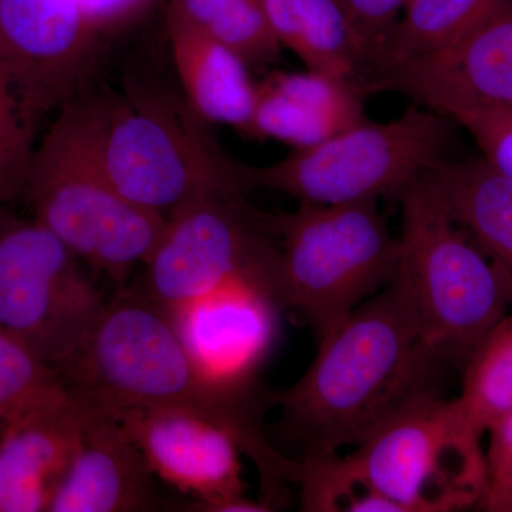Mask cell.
<instances>
[{
  "mask_svg": "<svg viewBox=\"0 0 512 512\" xmlns=\"http://www.w3.org/2000/svg\"><path fill=\"white\" fill-rule=\"evenodd\" d=\"M407 2L409 0H339L365 49L367 64L402 15Z\"/></svg>",
  "mask_w": 512,
  "mask_h": 512,
  "instance_id": "obj_27",
  "label": "cell"
},
{
  "mask_svg": "<svg viewBox=\"0 0 512 512\" xmlns=\"http://www.w3.org/2000/svg\"><path fill=\"white\" fill-rule=\"evenodd\" d=\"M400 275L412 293L421 339L463 370L512 309V272L453 221L429 171L399 195Z\"/></svg>",
  "mask_w": 512,
  "mask_h": 512,
  "instance_id": "obj_6",
  "label": "cell"
},
{
  "mask_svg": "<svg viewBox=\"0 0 512 512\" xmlns=\"http://www.w3.org/2000/svg\"><path fill=\"white\" fill-rule=\"evenodd\" d=\"M503 0H409L393 28L370 57L362 87L394 64L453 45L476 28Z\"/></svg>",
  "mask_w": 512,
  "mask_h": 512,
  "instance_id": "obj_21",
  "label": "cell"
},
{
  "mask_svg": "<svg viewBox=\"0 0 512 512\" xmlns=\"http://www.w3.org/2000/svg\"><path fill=\"white\" fill-rule=\"evenodd\" d=\"M33 130L19 101L0 83V205L25 191L35 151Z\"/></svg>",
  "mask_w": 512,
  "mask_h": 512,
  "instance_id": "obj_25",
  "label": "cell"
},
{
  "mask_svg": "<svg viewBox=\"0 0 512 512\" xmlns=\"http://www.w3.org/2000/svg\"><path fill=\"white\" fill-rule=\"evenodd\" d=\"M93 413L69 392L0 426V512H49Z\"/></svg>",
  "mask_w": 512,
  "mask_h": 512,
  "instance_id": "obj_15",
  "label": "cell"
},
{
  "mask_svg": "<svg viewBox=\"0 0 512 512\" xmlns=\"http://www.w3.org/2000/svg\"><path fill=\"white\" fill-rule=\"evenodd\" d=\"M275 271L242 272L168 313L208 382L239 396H266L258 383L275 348L282 311Z\"/></svg>",
  "mask_w": 512,
  "mask_h": 512,
  "instance_id": "obj_12",
  "label": "cell"
},
{
  "mask_svg": "<svg viewBox=\"0 0 512 512\" xmlns=\"http://www.w3.org/2000/svg\"><path fill=\"white\" fill-rule=\"evenodd\" d=\"M64 387L103 412L181 410L224 427L258 471L259 500L286 507L301 463L272 444L264 414L272 394L239 396L208 382L192 363L173 319L143 289H123L104 303L69 359L57 370Z\"/></svg>",
  "mask_w": 512,
  "mask_h": 512,
  "instance_id": "obj_1",
  "label": "cell"
},
{
  "mask_svg": "<svg viewBox=\"0 0 512 512\" xmlns=\"http://www.w3.org/2000/svg\"><path fill=\"white\" fill-rule=\"evenodd\" d=\"M168 46L180 92L202 120L248 136L256 84L247 60L232 47L165 13Z\"/></svg>",
  "mask_w": 512,
  "mask_h": 512,
  "instance_id": "obj_18",
  "label": "cell"
},
{
  "mask_svg": "<svg viewBox=\"0 0 512 512\" xmlns=\"http://www.w3.org/2000/svg\"><path fill=\"white\" fill-rule=\"evenodd\" d=\"M359 84L315 70L269 73L256 84L248 138L316 146L366 120Z\"/></svg>",
  "mask_w": 512,
  "mask_h": 512,
  "instance_id": "obj_17",
  "label": "cell"
},
{
  "mask_svg": "<svg viewBox=\"0 0 512 512\" xmlns=\"http://www.w3.org/2000/svg\"><path fill=\"white\" fill-rule=\"evenodd\" d=\"M429 174L453 221L512 272V177L483 157L446 158Z\"/></svg>",
  "mask_w": 512,
  "mask_h": 512,
  "instance_id": "obj_20",
  "label": "cell"
},
{
  "mask_svg": "<svg viewBox=\"0 0 512 512\" xmlns=\"http://www.w3.org/2000/svg\"><path fill=\"white\" fill-rule=\"evenodd\" d=\"M457 366L421 339L412 293L397 274L318 343L301 379L272 394L278 431L306 454L359 446L384 421L421 399L443 394Z\"/></svg>",
  "mask_w": 512,
  "mask_h": 512,
  "instance_id": "obj_2",
  "label": "cell"
},
{
  "mask_svg": "<svg viewBox=\"0 0 512 512\" xmlns=\"http://www.w3.org/2000/svg\"><path fill=\"white\" fill-rule=\"evenodd\" d=\"M23 194L35 220L120 284L146 264L167 224L116 190L62 113L33 151Z\"/></svg>",
  "mask_w": 512,
  "mask_h": 512,
  "instance_id": "obj_8",
  "label": "cell"
},
{
  "mask_svg": "<svg viewBox=\"0 0 512 512\" xmlns=\"http://www.w3.org/2000/svg\"><path fill=\"white\" fill-rule=\"evenodd\" d=\"M397 92L441 114L458 107L512 109V0H503L453 45L394 64L365 93Z\"/></svg>",
  "mask_w": 512,
  "mask_h": 512,
  "instance_id": "obj_14",
  "label": "cell"
},
{
  "mask_svg": "<svg viewBox=\"0 0 512 512\" xmlns=\"http://www.w3.org/2000/svg\"><path fill=\"white\" fill-rule=\"evenodd\" d=\"M461 373L458 403L484 436L512 407V309L477 346Z\"/></svg>",
  "mask_w": 512,
  "mask_h": 512,
  "instance_id": "obj_23",
  "label": "cell"
},
{
  "mask_svg": "<svg viewBox=\"0 0 512 512\" xmlns=\"http://www.w3.org/2000/svg\"><path fill=\"white\" fill-rule=\"evenodd\" d=\"M161 507L156 474L140 448L113 414L94 407L49 512H150Z\"/></svg>",
  "mask_w": 512,
  "mask_h": 512,
  "instance_id": "obj_16",
  "label": "cell"
},
{
  "mask_svg": "<svg viewBox=\"0 0 512 512\" xmlns=\"http://www.w3.org/2000/svg\"><path fill=\"white\" fill-rule=\"evenodd\" d=\"M264 217L278 244L276 298L316 343L399 274L400 241L375 200Z\"/></svg>",
  "mask_w": 512,
  "mask_h": 512,
  "instance_id": "obj_5",
  "label": "cell"
},
{
  "mask_svg": "<svg viewBox=\"0 0 512 512\" xmlns=\"http://www.w3.org/2000/svg\"><path fill=\"white\" fill-rule=\"evenodd\" d=\"M481 439L457 397H426L384 421L348 456L306 457L302 510L340 512L359 488L383 495L400 512L477 507L487 485Z\"/></svg>",
  "mask_w": 512,
  "mask_h": 512,
  "instance_id": "obj_4",
  "label": "cell"
},
{
  "mask_svg": "<svg viewBox=\"0 0 512 512\" xmlns=\"http://www.w3.org/2000/svg\"><path fill=\"white\" fill-rule=\"evenodd\" d=\"M477 510L490 512H512V488L501 493L484 495Z\"/></svg>",
  "mask_w": 512,
  "mask_h": 512,
  "instance_id": "obj_30",
  "label": "cell"
},
{
  "mask_svg": "<svg viewBox=\"0 0 512 512\" xmlns=\"http://www.w3.org/2000/svg\"><path fill=\"white\" fill-rule=\"evenodd\" d=\"M444 116L466 128L487 163L512 177V109L458 107Z\"/></svg>",
  "mask_w": 512,
  "mask_h": 512,
  "instance_id": "obj_26",
  "label": "cell"
},
{
  "mask_svg": "<svg viewBox=\"0 0 512 512\" xmlns=\"http://www.w3.org/2000/svg\"><path fill=\"white\" fill-rule=\"evenodd\" d=\"M266 22L282 49L306 69L362 87L367 56L339 0H261Z\"/></svg>",
  "mask_w": 512,
  "mask_h": 512,
  "instance_id": "obj_19",
  "label": "cell"
},
{
  "mask_svg": "<svg viewBox=\"0 0 512 512\" xmlns=\"http://www.w3.org/2000/svg\"><path fill=\"white\" fill-rule=\"evenodd\" d=\"M49 228L0 205V329L57 373L106 299Z\"/></svg>",
  "mask_w": 512,
  "mask_h": 512,
  "instance_id": "obj_9",
  "label": "cell"
},
{
  "mask_svg": "<svg viewBox=\"0 0 512 512\" xmlns=\"http://www.w3.org/2000/svg\"><path fill=\"white\" fill-rule=\"evenodd\" d=\"M156 0H83L87 18L101 42L136 23Z\"/></svg>",
  "mask_w": 512,
  "mask_h": 512,
  "instance_id": "obj_29",
  "label": "cell"
},
{
  "mask_svg": "<svg viewBox=\"0 0 512 512\" xmlns=\"http://www.w3.org/2000/svg\"><path fill=\"white\" fill-rule=\"evenodd\" d=\"M454 121L414 104L399 119H369L316 146L293 148L265 167L244 164L248 191L284 192L301 204L335 205L399 197L446 160Z\"/></svg>",
  "mask_w": 512,
  "mask_h": 512,
  "instance_id": "obj_7",
  "label": "cell"
},
{
  "mask_svg": "<svg viewBox=\"0 0 512 512\" xmlns=\"http://www.w3.org/2000/svg\"><path fill=\"white\" fill-rule=\"evenodd\" d=\"M276 264L278 244L264 212L245 197L208 198L168 218L143 265L141 289L170 313L232 276Z\"/></svg>",
  "mask_w": 512,
  "mask_h": 512,
  "instance_id": "obj_10",
  "label": "cell"
},
{
  "mask_svg": "<svg viewBox=\"0 0 512 512\" xmlns=\"http://www.w3.org/2000/svg\"><path fill=\"white\" fill-rule=\"evenodd\" d=\"M487 433L490 440L484 451L487 485L483 497L512 488V407L491 424Z\"/></svg>",
  "mask_w": 512,
  "mask_h": 512,
  "instance_id": "obj_28",
  "label": "cell"
},
{
  "mask_svg": "<svg viewBox=\"0 0 512 512\" xmlns=\"http://www.w3.org/2000/svg\"><path fill=\"white\" fill-rule=\"evenodd\" d=\"M67 394L52 367L0 329V426Z\"/></svg>",
  "mask_w": 512,
  "mask_h": 512,
  "instance_id": "obj_24",
  "label": "cell"
},
{
  "mask_svg": "<svg viewBox=\"0 0 512 512\" xmlns=\"http://www.w3.org/2000/svg\"><path fill=\"white\" fill-rule=\"evenodd\" d=\"M121 195L164 218L214 197H247L244 164L232 160L181 92L131 83L89 84L59 110Z\"/></svg>",
  "mask_w": 512,
  "mask_h": 512,
  "instance_id": "obj_3",
  "label": "cell"
},
{
  "mask_svg": "<svg viewBox=\"0 0 512 512\" xmlns=\"http://www.w3.org/2000/svg\"><path fill=\"white\" fill-rule=\"evenodd\" d=\"M140 448L157 478L190 495L191 511L268 512L245 495L242 451L228 430L181 410L111 412Z\"/></svg>",
  "mask_w": 512,
  "mask_h": 512,
  "instance_id": "obj_13",
  "label": "cell"
},
{
  "mask_svg": "<svg viewBox=\"0 0 512 512\" xmlns=\"http://www.w3.org/2000/svg\"><path fill=\"white\" fill-rule=\"evenodd\" d=\"M100 47L83 0H0V83L33 126L89 84Z\"/></svg>",
  "mask_w": 512,
  "mask_h": 512,
  "instance_id": "obj_11",
  "label": "cell"
},
{
  "mask_svg": "<svg viewBox=\"0 0 512 512\" xmlns=\"http://www.w3.org/2000/svg\"><path fill=\"white\" fill-rule=\"evenodd\" d=\"M165 13L238 52L252 69L278 59L282 47L266 22L261 0H164Z\"/></svg>",
  "mask_w": 512,
  "mask_h": 512,
  "instance_id": "obj_22",
  "label": "cell"
}]
</instances>
